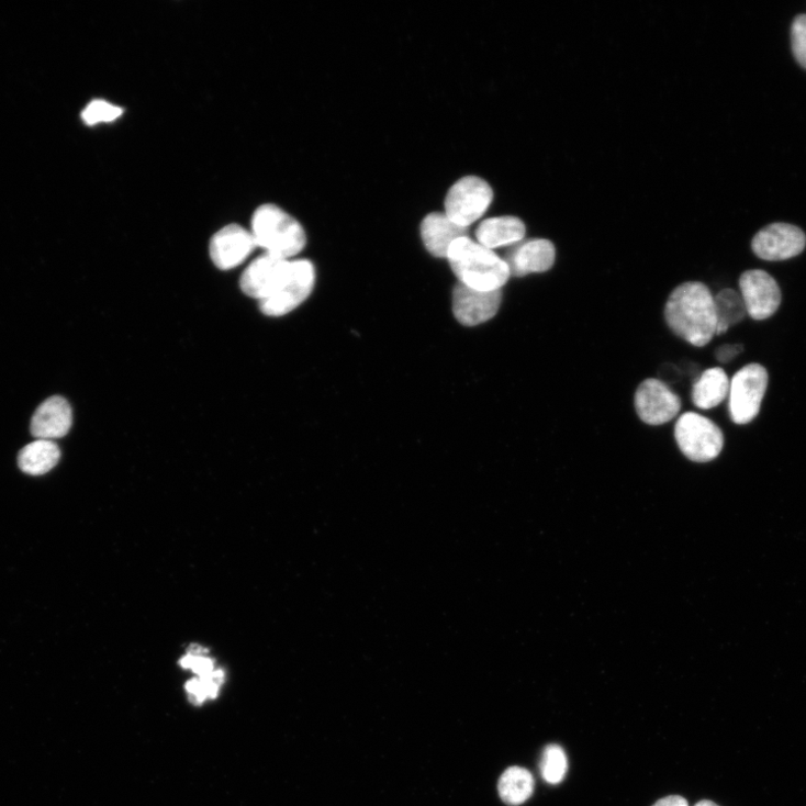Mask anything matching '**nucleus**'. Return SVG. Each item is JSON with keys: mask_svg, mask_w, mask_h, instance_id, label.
Returning <instances> with one entry per match:
<instances>
[{"mask_svg": "<svg viewBox=\"0 0 806 806\" xmlns=\"http://www.w3.org/2000/svg\"><path fill=\"white\" fill-rule=\"evenodd\" d=\"M636 411L640 419L660 426L674 419L682 407L681 399L663 381L647 379L636 392Z\"/></svg>", "mask_w": 806, "mask_h": 806, "instance_id": "1a4fd4ad", "label": "nucleus"}, {"mask_svg": "<svg viewBox=\"0 0 806 806\" xmlns=\"http://www.w3.org/2000/svg\"><path fill=\"white\" fill-rule=\"evenodd\" d=\"M652 806H689L687 801L680 795H670L659 799Z\"/></svg>", "mask_w": 806, "mask_h": 806, "instance_id": "cd10ccee", "label": "nucleus"}, {"mask_svg": "<svg viewBox=\"0 0 806 806\" xmlns=\"http://www.w3.org/2000/svg\"><path fill=\"white\" fill-rule=\"evenodd\" d=\"M544 780L552 785L561 783L568 771V760L563 748L557 743L548 745L540 763Z\"/></svg>", "mask_w": 806, "mask_h": 806, "instance_id": "5701e85b", "label": "nucleus"}, {"mask_svg": "<svg viewBox=\"0 0 806 806\" xmlns=\"http://www.w3.org/2000/svg\"><path fill=\"white\" fill-rule=\"evenodd\" d=\"M72 419L70 403L63 396H51L36 410L31 433L36 439L63 438L70 432Z\"/></svg>", "mask_w": 806, "mask_h": 806, "instance_id": "2eb2a0df", "label": "nucleus"}, {"mask_svg": "<svg viewBox=\"0 0 806 806\" xmlns=\"http://www.w3.org/2000/svg\"><path fill=\"white\" fill-rule=\"evenodd\" d=\"M526 225L516 216L488 219L477 230V239L483 247L496 248L519 244L526 236Z\"/></svg>", "mask_w": 806, "mask_h": 806, "instance_id": "f3484780", "label": "nucleus"}, {"mask_svg": "<svg viewBox=\"0 0 806 806\" xmlns=\"http://www.w3.org/2000/svg\"><path fill=\"white\" fill-rule=\"evenodd\" d=\"M447 259L459 282L474 290L501 291L511 277L504 259L469 237L457 239Z\"/></svg>", "mask_w": 806, "mask_h": 806, "instance_id": "f03ea898", "label": "nucleus"}, {"mask_svg": "<svg viewBox=\"0 0 806 806\" xmlns=\"http://www.w3.org/2000/svg\"><path fill=\"white\" fill-rule=\"evenodd\" d=\"M225 673L221 669L205 678H193L186 684L189 701L194 706H201L209 699L219 696L220 687L224 682Z\"/></svg>", "mask_w": 806, "mask_h": 806, "instance_id": "4be33fe9", "label": "nucleus"}, {"mask_svg": "<svg viewBox=\"0 0 806 806\" xmlns=\"http://www.w3.org/2000/svg\"><path fill=\"white\" fill-rule=\"evenodd\" d=\"M493 201L492 188L482 179L467 177L447 193L445 214L456 224L469 227L484 215Z\"/></svg>", "mask_w": 806, "mask_h": 806, "instance_id": "0eeeda50", "label": "nucleus"}, {"mask_svg": "<svg viewBox=\"0 0 806 806\" xmlns=\"http://www.w3.org/2000/svg\"><path fill=\"white\" fill-rule=\"evenodd\" d=\"M468 227L454 223L445 213L428 214L422 223V238L427 251L436 258H447L450 246L468 237Z\"/></svg>", "mask_w": 806, "mask_h": 806, "instance_id": "dca6fc26", "label": "nucleus"}, {"mask_svg": "<svg viewBox=\"0 0 806 806\" xmlns=\"http://www.w3.org/2000/svg\"><path fill=\"white\" fill-rule=\"evenodd\" d=\"M258 248L255 238L238 224H228L220 230L210 242V257L222 270L240 266Z\"/></svg>", "mask_w": 806, "mask_h": 806, "instance_id": "f8f14e48", "label": "nucleus"}, {"mask_svg": "<svg viewBox=\"0 0 806 806\" xmlns=\"http://www.w3.org/2000/svg\"><path fill=\"white\" fill-rule=\"evenodd\" d=\"M695 806H719V805H717L713 801L703 799V801L698 802Z\"/></svg>", "mask_w": 806, "mask_h": 806, "instance_id": "c85d7f7f", "label": "nucleus"}, {"mask_svg": "<svg viewBox=\"0 0 806 806\" xmlns=\"http://www.w3.org/2000/svg\"><path fill=\"white\" fill-rule=\"evenodd\" d=\"M290 260L265 254L253 261L240 279L243 292L259 302L267 299L283 276Z\"/></svg>", "mask_w": 806, "mask_h": 806, "instance_id": "ddd939ff", "label": "nucleus"}, {"mask_svg": "<svg viewBox=\"0 0 806 806\" xmlns=\"http://www.w3.org/2000/svg\"><path fill=\"white\" fill-rule=\"evenodd\" d=\"M670 329L696 348H704L717 334L715 299L699 281L684 282L671 293L664 309Z\"/></svg>", "mask_w": 806, "mask_h": 806, "instance_id": "f257e3e1", "label": "nucleus"}, {"mask_svg": "<svg viewBox=\"0 0 806 806\" xmlns=\"http://www.w3.org/2000/svg\"><path fill=\"white\" fill-rule=\"evenodd\" d=\"M769 385V373L761 365H748L731 379L729 414L737 425L752 423L761 412Z\"/></svg>", "mask_w": 806, "mask_h": 806, "instance_id": "423d86ee", "label": "nucleus"}, {"mask_svg": "<svg viewBox=\"0 0 806 806\" xmlns=\"http://www.w3.org/2000/svg\"><path fill=\"white\" fill-rule=\"evenodd\" d=\"M739 288L747 315L753 320H768L780 309L781 288L766 271L760 269L745 271L739 279Z\"/></svg>", "mask_w": 806, "mask_h": 806, "instance_id": "6e6552de", "label": "nucleus"}, {"mask_svg": "<svg viewBox=\"0 0 806 806\" xmlns=\"http://www.w3.org/2000/svg\"><path fill=\"white\" fill-rule=\"evenodd\" d=\"M251 234L257 247L287 260L299 255L306 246L302 224L275 204H264L255 211Z\"/></svg>", "mask_w": 806, "mask_h": 806, "instance_id": "7ed1b4c3", "label": "nucleus"}, {"mask_svg": "<svg viewBox=\"0 0 806 806\" xmlns=\"http://www.w3.org/2000/svg\"><path fill=\"white\" fill-rule=\"evenodd\" d=\"M316 275L309 260H290L273 292L259 302L261 312L278 317L290 314L312 294Z\"/></svg>", "mask_w": 806, "mask_h": 806, "instance_id": "20e7f679", "label": "nucleus"}, {"mask_svg": "<svg viewBox=\"0 0 806 806\" xmlns=\"http://www.w3.org/2000/svg\"><path fill=\"white\" fill-rule=\"evenodd\" d=\"M715 299L717 334H725L731 326L739 324L747 315L743 300L730 288L721 291Z\"/></svg>", "mask_w": 806, "mask_h": 806, "instance_id": "412c9836", "label": "nucleus"}, {"mask_svg": "<svg viewBox=\"0 0 806 806\" xmlns=\"http://www.w3.org/2000/svg\"><path fill=\"white\" fill-rule=\"evenodd\" d=\"M61 458V451L53 440L36 439L19 455L20 469L30 475H44L52 471Z\"/></svg>", "mask_w": 806, "mask_h": 806, "instance_id": "6ab92c4d", "label": "nucleus"}, {"mask_svg": "<svg viewBox=\"0 0 806 806\" xmlns=\"http://www.w3.org/2000/svg\"><path fill=\"white\" fill-rule=\"evenodd\" d=\"M674 437L683 455L696 463H708L719 456L725 437L710 419L685 413L676 422Z\"/></svg>", "mask_w": 806, "mask_h": 806, "instance_id": "39448f33", "label": "nucleus"}, {"mask_svg": "<svg viewBox=\"0 0 806 806\" xmlns=\"http://www.w3.org/2000/svg\"><path fill=\"white\" fill-rule=\"evenodd\" d=\"M730 381L721 368L706 370L693 388L695 406L703 411L716 408L729 395Z\"/></svg>", "mask_w": 806, "mask_h": 806, "instance_id": "a211bd4d", "label": "nucleus"}, {"mask_svg": "<svg viewBox=\"0 0 806 806\" xmlns=\"http://www.w3.org/2000/svg\"><path fill=\"white\" fill-rule=\"evenodd\" d=\"M743 351V347L741 344H727L723 345L717 351H716V359L720 363H729L732 361L736 357H738Z\"/></svg>", "mask_w": 806, "mask_h": 806, "instance_id": "bb28decb", "label": "nucleus"}, {"mask_svg": "<svg viewBox=\"0 0 806 806\" xmlns=\"http://www.w3.org/2000/svg\"><path fill=\"white\" fill-rule=\"evenodd\" d=\"M806 247L802 230L788 223H773L761 230L752 243L754 254L766 261L794 258Z\"/></svg>", "mask_w": 806, "mask_h": 806, "instance_id": "9d476101", "label": "nucleus"}, {"mask_svg": "<svg viewBox=\"0 0 806 806\" xmlns=\"http://www.w3.org/2000/svg\"><path fill=\"white\" fill-rule=\"evenodd\" d=\"M123 109L104 100H93L82 112L83 122L93 126L101 123H111L119 120L123 114Z\"/></svg>", "mask_w": 806, "mask_h": 806, "instance_id": "b1692460", "label": "nucleus"}, {"mask_svg": "<svg viewBox=\"0 0 806 806\" xmlns=\"http://www.w3.org/2000/svg\"><path fill=\"white\" fill-rule=\"evenodd\" d=\"M497 790L501 799L510 806L526 803L535 791L533 774L519 766L507 769L499 780Z\"/></svg>", "mask_w": 806, "mask_h": 806, "instance_id": "aec40b11", "label": "nucleus"}, {"mask_svg": "<svg viewBox=\"0 0 806 806\" xmlns=\"http://www.w3.org/2000/svg\"><path fill=\"white\" fill-rule=\"evenodd\" d=\"M180 665L197 674V678H205L212 675L215 671V662L206 656V650L201 647L193 648L180 661Z\"/></svg>", "mask_w": 806, "mask_h": 806, "instance_id": "393cba45", "label": "nucleus"}, {"mask_svg": "<svg viewBox=\"0 0 806 806\" xmlns=\"http://www.w3.org/2000/svg\"><path fill=\"white\" fill-rule=\"evenodd\" d=\"M791 41L796 61L806 69V15L795 19L792 25Z\"/></svg>", "mask_w": 806, "mask_h": 806, "instance_id": "a878e982", "label": "nucleus"}, {"mask_svg": "<svg viewBox=\"0 0 806 806\" xmlns=\"http://www.w3.org/2000/svg\"><path fill=\"white\" fill-rule=\"evenodd\" d=\"M511 276L525 277L550 270L556 262V248L546 239H531L516 246L504 259Z\"/></svg>", "mask_w": 806, "mask_h": 806, "instance_id": "4468645a", "label": "nucleus"}, {"mask_svg": "<svg viewBox=\"0 0 806 806\" xmlns=\"http://www.w3.org/2000/svg\"><path fill=\"white\" fill-rule=\"evenodd\" d=\"M502 303V292L474 290L458 282L452 291V312L462 325L477 326L492 320Z\"/></svg>", "mask_w": 806, "mask_h": 806, "instance_id": "9b49d317", "label": "nucleus"}]
</instances>
